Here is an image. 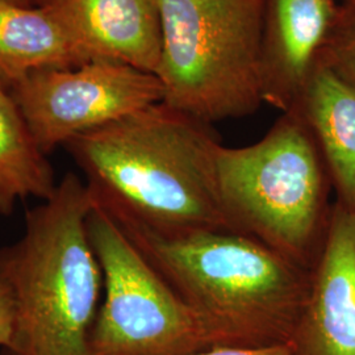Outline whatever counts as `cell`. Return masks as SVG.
<instances>
[{
    "mask_svg": "<svg viewBox=\"0 0 355 355\" xmlns=\"http://www.w3.org/2000/svg\"><path fill=\"white\" fill-rule=\"evenodd\" d=\"M89 187L69 173L26 215L20 240L0 249V280L12 293L6 355H91L103 274L89 242Z\"/></svg>",
    "mask_w": 355,
    "mask_h": 355,
    "instance_id": "obj_3",
    "label": "cell"
},
{
    "mask_svg": "<svg viewBox=\"0 0 355 355\" xmlns=\"http://www.w3.org/2000/svg\"><path fill=\"white\" fill-rule=\"evenodd\" d=\"M10 92L45 154L165 96L155 74L108 61L37 71Z\"/></svg>",
    "mask_w": 355,
    "mask_h": 355,
    "instance_id": "obj_7",
    "label": "cell"
},
{
    "mask_svg": "<svg viewBox=\"0 0 355 355\" xmlns=\"http://www.w3.org/2000/svg\"><path fill=\"white\" fill-rule=\"evenodd\" d=\"M87 232L104 283L91 355H192L212 349L196 313L92 199Z\"/></svg>",
    "mask_w": 355,
    "mask_h": 355,
    "instance_id": "obj_6",
    "label": "cell"
},
{
    "mask_svg": "<svg viewBox=\"0 0 355 355\" xmlns=\"http://www.w3.org/2000/svg\"><path fill=\"white\" fill-rule=\"evenodd\" d=\"M290 345L295 355H355V211L336 200Z\"/></svg>",
    "mask_w": 355,
    "mask_h": 355,
    "instance_id": "obj_8",
    "label": "cell"
},
{
    "mask_svg": "<svg viewBox=\"0 0 355 355\" xmlns=\"http://www.w3.org/2000/svg\"><path fill=\"white\" fill-rule=\"evenodd\" d=\"M291 110L318 142L336 202L355 211V89L318 55Z\"/></svg>",
    "mask_w": 355,
    "mask_h": 355,
    "instance_id": "obj_11",
    "label": "cell"
},
{
    "mask_svg": "<svg viewBox=\"0 0 355 355\" xmlns=\"http://www.w3.org/2000/svg\"><path fill=\"white\" fill-rule=\"evenodd\" d=\"M1 1H10L15 4H20V6H32L33 0H1Z\"/></svg>",
    "mask_w": 355,
    "mask_h": 355,
    "instance_id": "obj_17",
    "label": "cell"
},
{
    "mask_svg": "<svg viewBox=\"0 0 355 355\" xmlns=\"http://www.w3.org/2000/svg\"><path fill=\"white\" fill-rule=\"evenodd\" d=\"M334 0H265L261 35L262 101L296 104L337 12Z\"/></svg>",
    "mask_w": 355,
    "mask_h": 355,
    "instance_id": "obj_10",
    "label": "cell"
},
{
    "mask_svg": "<svg viewBox=\"0 0 355 355\" xmlns=\"http://www.w3.org/2000/svg\"><path fill=\"white\" fill-rule=\"evenodd\" d=\"M110 215L196 313L212 347L291 343L309 271L233 230L168 237Z\"/></svg>",
    "mask_w": 355,
    "mask_h": 355,
    "instance_id": "obj_2",
    "label": "cell"
},
{
    "mask_svg": "<svg viewBox=\"0 0 355 355\" xmlns=\"http://www.w3.org/2000/svg\"><path fill=\"white\" fill-rule=\"evenodd\" d=\"M343 3L347 4V6H352V7L355 8V0H343Z\"/></svg>",
    "mask_w": 355,
    "mask_h": 355,
    "instance_id": "obj_18",
    "label": "cell"
},
{
    "mask_svg": "<svg viewBox=\"0 0 355 355\" xmlns=\"http://www.w3.org/2000/svg\"><path fill=\"white\" fill-rule=\"evenodd\" d=\"M58 183L10 89L0 82V214L26 198L48 200Z\"/></svg>",
    "mask_w": 355,
    "mask_h": 355,
    "instance_id": "obj_13",
    "label": "cell"
},
{
    "mask_svg": "<svg viewBox=\"0 0 355 355\" xmlns=\"http://www.w3.org/2000/svg\"><path fill=\"white\" fill-rule=\"evenodd\" d=\"M15 303L7 284L0 280V349L6 352L12 343Z\"/></svg>",
    "mask_w": 355,
    "mask_h": 355,
    "instance_id": "obj_15",
    "label": "cell"
},
{
    "mask_svg": "<svg viewBox=\"0 0 355 355\" xmlns=\"http://www.w3.org/2000/svg\"><path fill=\"white\" fill-rule=\"evenodd\" d=\"M42 1H44V0H41V3H42Z\"/></svg>",
    "mask_w": 355,
    "mask_h": 355,
    "instance_id": "obj_19",
    "label": "cell"
},
{
    "mask_svg": "<svg viewBox=\"0 0 355 355\" xmlns=\"http://www.w3.org/2000/svg\"><path fill=\"white\" fill-rule=\"evenodd\" d=\"M164 103L209 125L258 111L265 0H158Z\"/></svg>",
    "mask_w": 355,
    "mask_h": 355,
    "instance_id": "obj_5",
    "label": "cell"
},
{
    "mask_svg": "<svg viewBox=\"0 0 355 355\" xmlns=\"http://www.w3.org/2000/svg\"><path fill=\"white\" fill-rule=\"evenodd\" d=\"M85 62L129 64L155 74L162 51L158 0H44Z\"/></svg>",
    "mask_w": 355,
    "mask_h": 355,
    "instance_id": "obj_9",
    "label": "cell"
},
{
    "mask_svg": "<svg viewBox=\"0 0 355 355\" xmlns=\"http://www.w3.org/2000/svg\"><path fill=\"white\" fill-rule=\"evenodd\" d=\"M318 57L355 89V8L338 4Z\"/></svg>",
    "mask_w": 355,
    "mask_h": 355,
    "instance_id": "obj_14",
    "label": "cell"
},
{
    "mask_svg": "<svg viewBox=\"0 0 355 355\" xmlns=\"http://www.w3.org/2000/svg\"><path fill=\"white\" fill-rule=\"evenodd\" d=\"M220 199L229 224L312 271L329 229V173L302 114L290 110L263 139L243 148H220Z\"/></svg>",
    "mask_w": 355,
    "mask_h": 355,
    "instance_id": "obj_4",
    "label": "cell"
},
{
    "mask_svg": "<svg viewBox=\"0 0 355 355\" xmlns=\"http://www.w3.org/2000/svg\"><path fill=\"white\" fill-rule=\"evenodd\" d=\"M192 355H295L291 345H274L266 347H212Z\"/></svg>",
    "mask_w": 355,
    "mask_h": 355,
    "instance_id": "obj_16",
    "label": "cell"
},
{
    "mask_svg": "<svg viewBox=\"0 0 355 355\" xmlns=\"http://www.w3.org/2000/svg\"><path fill=\"white\" fill-rule=\"evenodd\" d=\"M64 146L92 199L112 215L168 237L233 230L217 182L221 144L190 114L157 103Z\"/></svg>",
    "mask_w": 355,
    "mask_h": 355,
    "instance_id": "obj_1",
    "label": "cell"
},
{
    "mask_svg": "<svg viewBox=\"0 0 355 355\" xmlns=\"http://www.w3.org/2000/svg\"><path fill=\"white\" fill-rule=\"evenodd\" d=\"M86 64L51 10L0 0V82L8 89L49 69Z\"/></svg>",
    "mask_w": 355,
    "mask_h": 355,
    "instance_id": "obj_12",
    "label": "cell"
}]
</instances>
